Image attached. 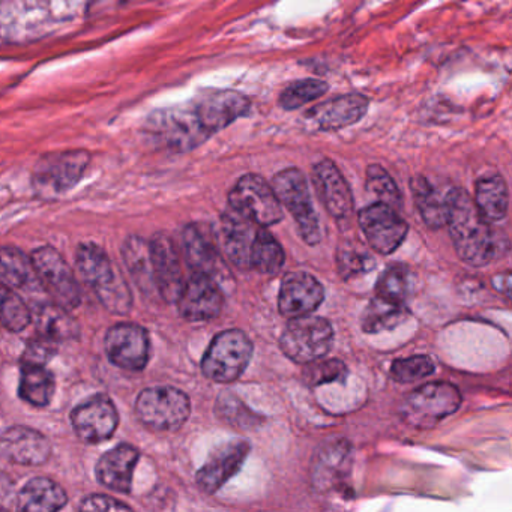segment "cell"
I'll return each mask as SVG.
<instances>
[{
	"instance_id": "1",
	"label": "cell",
	"mask_w": 512,
	"mask_h": 512,
	"mask_svg": "<svg viewBox=\"0 0 512 512\" xmlns=\"http://www.w3.org/2000/svg\"><path fill=\"white\" fill-rule=\"evenodd\" d=\"M446 226L455 250L463 262L472 266L490 265L502 256L499 233L481 217L472 197L460 188L446 194Z\"/></svg>"
},
{
	"instance_id": "2",
	"label": "cell",
	"mask_w": 512,
	"mask_h": 512,
	"mask_svg": "<svg viewBox=\"0 0 512 512\" xmlns=\"http://www.w3.org/2000/svg\"><path fill=\"white\" fill-rule=\"evenodd\" d=\"M76 263L83 280L106 310L119 316L130 313L133 305L130 287L103 248L95 244L80 245Z\"/></svg>"
},
{
	"instance_id": "3",
	"label": "cell",
	"mask_w": 512,
	"mask_h": 512,
	"mask_svg": "<svg viewBox=\"0 0 512 512\" xmlns=\"http://www.w3.org/2000/svg\"><path fill=\"white\" fill-rule=\"evenodd\" d=\"M146 133L155 143L173 152L191 151L211 137L203 127L193 101L184 106L158 110L149 116Z\"/></svg>"
},
{
	"instance_id": "4",
	"label": "cell",
	"mask_w": 512,
	"mask_h": 512,
	"mask_svg": "<svg viewBox=\"0 0 512 512\" xmlns=\"http://www.w3.org/2000/svg\"><path fill=\"white\" fill-rule=\"evenodd\" d=\"M458 388L451 383L433 382L407 395L401 403V418L415 428H431L460 409Z\"/></svg>"
},
{
	"instance_id": "5",
	"label": "cell",
	"mask_w": 512,
	"mask_h": 512,
	"mask_svg": "<svg viewBox=\"0 0 512 512\" xmlns=\"http://www.w3.org/2000/svg\"><path fill=\"white\" fill-rule=\"evenodd\" d=\"M253 350V343L245 332L239 329L221 332L203 356V374L214 382H235L247 370Z\"/></svg>"
},
{
	"instance_id": "6",
	"label": "cell",
	"mask_w": 512,
	"mask_h": 512,
	"mask_svg": "<svg viewBox=\"0 0 512 512\" xmlns=\"http://www.w3.org/2000/svg\"><path fill=\"white\" fill-rule=\"evenodd\" d=\"M136 413L140 422L151 430H179L190 418V398L173 386H154L140 392Z\"/></svg>"
},
{
	"instance_id": "7",
	"label": "cell",
	"mask_w": 512,
	"mask_h": 512,
	"mask_svg": "<svg viewBox=\"0 0 512 512\" xmlns=\"http://www.w3.org/2000/svg\"><path fill=\"white\" fill-rule=\"evenodd\" d=\"M89 164L91 154L82 149L44 155L35 164L32 184L40 196H61L82 181Z\"/></svg>"
},
{
	"instance_id": "8",
	"label": "cell",
	"mask_w": 512,
	"mask_h": 512,
	"mask_svg": "<svg viewBox=\"0 0 512 512\" xmlns=\"http://www.w3.org/2000/svg\"><path fill=\"white\" fill-rule=\"evenodd\" d=\"M334 343V329L323 317L290 320L280 338V347L296 364H313L328 355Z\"/></svg>"
},
{
	"instance_id": "9",
	"label": "cell",
	"mask_w": 512,
	"mask_h": 512,
	"mask_svg": "<svg viewBox=\"0 0 512 512\" xmlns=\"http://www.w3.org/2000/svg\"><path fill=\"white\" fill-rule=\"evenodd\" d=\"M272 191L280 205L292 214L298 226L299 236L308 245L320 242V224L311 202L307 178L298 169H286L277 173L272 179Z\"/></svg>"
},
{
	"instance_id": "10",
	"label": "cell",
	"mask_w": 512,
	"mask_h": 512,
	"mask_svg": "<svg viewBox=\"0 0 512 512\" xmlns=\"http://www.w3.org/2000/svg\"><path fill=\"white\" fill-rule=\"evenodd\" d=\"M38 283L49 293L52 304L70 311L82 302V290L67 260L53 247H41L31 256Z\"/></svg>"
},
{
	"instance_id": "11",
	"label": "cell",
	"mask_w": 512,
	"mask_h": 512,
	"mask_svg": "<svg viewBox=\"0 0 512 512\" xmlns=\"http://www.w3.org/2000/svg\"><path fill=\"white\" fill-rule=\"evenodd\" d=\"M230 208L253 221L256 226L269 227L283 220V208L271 185L257 175H245L230 191Z\"/></svg>"
},
{
	"instance_id": "12",
	"label": "cell",
	"mask_w": 512,
	"mask_h": 512,
	"mask_svg": "<svg viewBox=\"0 0 512 512\" xmlns=\"http://www.w3.org/2000/svg\"><path fill=\"white\" fill-rule=\"evenodd\" d=\"M358 221L370 247L385 256L394 253L403 244L409 230L398 212L382 203L361 209Z\"/></svg>"
},
{
	"instance_id": "13",
	"label": "cell",
	"mask_w": 512,
	"mask_h": 512,
	"mask_svg": "<svg viewBox=\"0 0 512 512\" xmlns=\"http://www.w3.org/2000/svg\"><path fill=\"white\" fill-rule=\"evenodd\" d=\"M74 431L86 443H101L115 434L119 425L118 410L106 395H94L71 413Z\"/></svg>"
},
{
	"instance_id": "14",
	"label": "cell",
	"mask_w": 512,
	"mask_h": 512,
	"mask_svg": "<svg viewBox=\"0 0 512 512\" xmlns=\"http://www.w3.org/2000/svg\"><path fill=\"white\" fill-rule=\"evenodd\" d=\"M148 242L155 290L164 301L176 302L185 283L178 250L166 233H155Z\"/></svg>"
},
{
	"instance_id": "15",
	"label": "cell",
	"mask_w": 512,
	"mask_h": 512,
	"mask_svg": "<svg viewBox=\"0 0 512 512\" xmlns=\"http://www.w3.org/2000/svg\"><path fill=\"white\" fill-rule=\"evenodd\" d=\"M149 347L148 331L134 323H119L106 335L107 356L125 370H143L149 361Z\"/></svg>"
},
{
	"instance_id": "16",
	"label": "cell",
	"mask_w": 512,
	"mask_h": 512,
	"mask_svg": "<svg viewBox=\"0 0 512 512\" xmlns=\"http://www.w3.org/2000/svg\"><path fill=\"white\" fill-rule=\"evenodd\" d=\"M176 304L188 322H208L221 313L224 296L217 281L206 275L193 274L185 281Z\"/></svg>"
},
{
	"instance_id": "17",
	"label": "cell",
	"mask_w": 512,
	"mask_h": 512,
	"mask_svg": "<svg viewBox=\"0 0 512 512\" xmlns=\"http://www.w3.org/2000/svg\"><path fill=\"white\" fill-rule=\"evenodd\" d=\"M325 299L322 284L307 272H290L281 283L278 308L287 319L311 316Z\"/></svg>"
},
{
	"instance_id": "18",
	"label": "cell",
	"mask_w": 512,
	"mask_h": 512,
	"mask_svg": "<svg viewBox=\"0 0 512 512\" xmlns=\"http://www.w3.org/2000/svg\"><path fill=\"white\" fill-rule=\"evenodd\" d=\"M250 454L247 440L233 439L212 452L202 469L197 472V485L208 494L217 493L229 479L241 470Z\"/></svg>"
},
{
	"instance_id": "19",
	"label": "cell",
	"mask_w": 512,
	"mask_h": 512,
	"mask_svg": "<svg viewBox=\"0 0 512 512\" xmlns=\"http://www.w3.org/2000/svg\"><path fill=\"white\" fill-rule=\"evenodd\" d=\"M260 227L232 208L221 215L217 239L227 259L242 271L250 269L251 254Z\"/></svg>"
},
{
	"instance_id": "20",
	"label": "cell",
	"mask_w": 512,
	"mask_h": 512,
	"mask_svg": "<svg viewBox=\"0 0 512 512\" xmlns=\"http://www.w3.org/2000/svg\"><path fill=\"white\" fill-rule=\"evenodd\" d=\"M193 104L209 136L229 127L250 110V101L235 91H209L193 100Z\"/></svg>"
},
{
	"instance_id": "21",
	"label": "cell",
	"mask_w": 512,
	"mask_h": 512,
	"mask_svg": "<svg viewBox=\"0 0 512 512\" xmlns=\"http://www.w3.org/2000/svg\"><path fill=\"white\" fill-rule=\"evenodd\" d=\"M52 455V445L41 431L31 427L8 428L0 436V457L22 466H40Z\"/></svg>"
},
{
	"instance_id": "22",
	"label": "cell",
	"mask_w": 512,
	"mask_h": 512,
	"mask_svg": "<svg viewBox=\"0 0 512 512\" xmlns=\"http://www.w3.org/2000/svg\"><path fill=\"white\" fill-rule=\"evenodd\" d=\"M313 182L323 206L337 221L353 215V196L349 184L332 161L323 160L313 169Z\"/></svg>"
},
{
	"instance_id": "23",
	"label": "cell",
	"mask_w": 512,
	"mask_h": 512,
	"mask_svg": "<svg viewBox=\"0 0 512 512\" xmlns=\"http://www.w3.org/2000/svg\"><path fill=\"white\" fill-rule=\"evenodd\" d=\"M185 259L193 274L206 275L217 281L224 274L223 259L215 244L214 236L200 224H190L182 233Z\"/></svg>"
},
{
	"instance_id": "24",
	"label": "cell",
	"mask_w": 512,
	"mask_h": 512,
	"mask_svg": "<svg viewBox=\"0 0 512 512\" xmlns=\"http://www.w3.org/2000/svg\"><path fill=\"white\" fill-rule=\"evenodd\" d=\"M368 101L362 95L334 98L305 113V121L314 130L335 131L358 122L367 113Z\"/></svg>"
},
{
	"instance_id": "25",
	"label": "cell",
	"mask_w": 512,
	"mask_h": 512,
	"mask_svg": "<svg viewBox=\"0 0 512 512\" xmlns=\"http://www.w3.org/2000/svg\"><path fill=\"white\" fill-rule=\"evenodd\" d=\"M139 458V451L133 445L122 443L116 446L98 461V481L110 490L130 493L134 469Z\"/></svg>"
},
{
	"instance_id": "26",
	"label": "cell",
	"mask_w": 512,
	"mask_h": 512,
	"mask_svg": "<svg viewBox=\"0 0 512 512\" xmlns=\"http://www.w3.org/2000/svg\"><path fill=\"white\" fill-rule=\"evenodd\" d=\"M64 488L50 478L31 479L17 494V512H59L67 505Z\"/></svg>"
},
{
	"instance_id": "27",
	"label": "cell",
	"mask_w": 512,
	"mask_h": 512,
	"mask_svg": "<svg viewBox=\"0 0 512 512\" xmlns=\"http://www.w3.org/2000/svg\"><path fill=\"white\" fill-rule=\"evenodd\" d=\"M473 203L488 224L503 220L508 212L509 194L502 176H490L476 182Z\"/></svg>"
},
{
	"instance_id": "28",
	"label": "cell",
	"mask_w": 512,
	"mask_h": 512,
	"mask_svg": "<svg viewBox=\"0 0 512 512\" xmlns=\"http://www.w3.org/2000/svg\"><path fill=\"white\" fill-rule=\"evenodd\" d=\"M0 283L10 289L40 287L31 257L19 248L0 247Z\"/></svg>"
},
{
	"instance_id": "29",
	"label": "cell",
	"mask_w": 512,
	"mask_h": 512,
	"mask_svg": "<svg viewBox=\"0 0 512 512\" xmlns=\"http://www.w3.org/2000/svg\"><path fill=\"white\" fill-rule=\"evenodd\" d=\"M410 188L416 208L424 218L425 224L431 229L446 226V196L440 194V191L422 176L413 178Z\"/></svg>"
},
{
	"instance_id": "30",
	"label": "cell",
	"mask_w": 512,
	"mask_h": 512,
	"mask_svg": "<svg viewBox=\"0 0 512 512\" xmlns=\"http://www.w3.org/2000/svg\"><path fill=\"white\" fill-rule=\"evenodd\" d=\"M32 320L37 325L38 335L49 338V340L59 343V341L73 338L79 328L70 316L67 310L58 307V305L41 304L37 310L32 313Z\"/></svg>"
},
{
	"instance_id": "31",
	"label": "cell",
	"mask_w": 512,
	"mask_h": 512,
	"mask_svg": "<svg viewBox=\"0 0 512 512\" xmlns=\"http://www.w3.org/2000/svg\"><path fill=\"white\" fill-rule=\"evenodd\" d=\"M125 265L131 277L136 280L137 286L143 292L155 289L154 275H152L151 256H149V242L139 236H131L122 247Z\"/></svg>"
},
{
	"instance_id": "32",
	"label": "cell",
	"mask_w": 512,
	"mask_h": 512,
	"mask_svg": "<svg viewBox=\"0 0 512 512\" xmlns=\"http://www.w3.org/2000/svg\"><path fill=\"white\" fill-rule=\"evenodd\" d=\"M55 394V379L46 367L23 365L20 377V397L32 406L44 407L50 404Z\"/></svg>"
},
{
	"instance_id": "33",
	"label": "cell",
	"mask_w": 512,
	"mask_h": 512,
	"mask_svg": "<svg viewBox=\"0 0 512 512\" xmlns=\"http://www.w3.org/2000/svg\"><path fill=\"white\" fill-rule=\"evenodd\" d=\"M406 317L407 310L404 305L392 304L376 296L362 314V329L367 334H379L397 328Z\"/></svg>"
},
{
	"instance_id": "34",
	"label": "cell",
	"mask_w": 512,
	"mask_h": 512,
	"mask_svg": "<svg viewBox=\"0 0 512 512\" xmlns=\"http://www.w3.org/2000/svg\"><path fill=\"white\" fill-rule=\"evenodd\" d=\"M284 260L286 256L277 239L268 230L260 227L251 254L250 269L260 274L275 275L283 268Z\"/></svg>"
},
{
	"instance_id": "35",
	"label": "cell",
	"mask_w": 512,
	"mask_h": 512,
	"mask_svg": "<svg viewBox=\"0 0 512 512\" xmlns=\"http://www.w3.org/2000/svg\"><path fill=\"white\" fill-rule=\"evenodd\" d=\"M349 455V445L343 440L331 443V445L323 448L319 452V460L316 461V466H314L316 467L314 476H316L317 484L320 487H328V485L334 484L337 479L343 478Z\"/></svg>"
},
{
	"instance_id": "36",
	"label": "cell",
	"mask_w": 512,
	"mask_h": 512,
	"mask_svg": "<svg viewBox=\"0 0 512 512\" xmlns=\"http://www.w3.org/2000/svg\"><path fill=\"white\" fill-rule=\"evenodd\" d=\"M413 290V274L404 265H392L383 272L376 284L377 298L404 305Z\"/></svg>"
},
{
	"instance_id": "37",
	"label": "cell",
	"mask_w": 512,
	"mask_h": 512,
	"mask_svg": "<svg viewBox=\"0 0 512 512\" xmlns=\"http://www.w3.org/2000/svg\"><path fill=\"white\" fill-rule=\"evenodd\" d=\"M337 266L338 272L344 280L359 277V275L367 274L373 271L376 262L373 256L365 250L361 242L346 239L341 241L337 250Z\"/></svg>"
},
{
	"instance_id": "38",
	"label": "cell",
	"mask_w": 512,
	"mask_h": 512,
	"mask_svg": "<svg viewBox=\"0 0 512 512\" xmlns=\"http://www.w3.org/2000/svg\"><path fill=\"white\" fill-rule=\"evenodd\" d=\"M32 322V311L10 287L0 283V325L11 332H20Z\"/></svg>"
},
{
	"instance_id": "39",
	"label": "cell",
	"mask_w": 512,
	"mask_h": 512,
	"mask_svg": "<svg viewBox=\"0 0 512 512\" xmlns=\"http://www.w3.org/2000/svg\"><path fill=\"white\" fill-rule=\"evenodd\" d=\"M365 187H367L368 193L373 194L379 200V203L389 206L395 212L400 211L401 203H403L400 190L395 185L394 179L382 166L368 167Z\"/></svg>"
},
{
	"instance_id": "40",
	"label": "cell",
	"mask_w": 512,
	"mask_h": 512,
	"mask_svg": "<svg viewBox=\"0 0 512 512\" xmlns=\"http://www.w3.org/2000/svg\"><path fill=\"white\" fill-rule=\"evenodd\" d=\"M328 89V85L322 80H299L281 92L280 106L284 110L301 109L305 104L323 97Z\"/></svg>"
},
{
	"instance_id": "41",
	"label": "cell",
	"mask_w": 512,
	"mask_h": 512,
	"mask_svg": "<svg viewBox=\"0 0 512 512\" xmlns=\"http://www.w3.org/2000/svg\"><path fill=\"white\" fill-rule=\"evenodd\" d=\"M434 373V362L430 356L415 355L397 359L391 365V377L398 383H412Z\"/></svg>"
},
{
	"instance_id": "42",
	"label": "cell",
	"mask_w": 512,
	"mask_h": 512,
	"mask_svg": "<svg viewBox=\"0 0 512 512\" xmlns=\"http://www.w3.org/2000/svg\"><path fill=\"white\" fill-rule=\"evenodd\" d=\"M305 383L310 386L325 385V383L338 382L347 376V367L338 359H328V361H316L305 367Z\"/></svg>"
},
{
	"instance_id": "43",
	"label": "cell",
	"mask_w": 512,
	"mask_h": 512,
	"mask_svg": "<svg viewBox=\"0 0 512 512\" xmlns=\"http://www.w3.org/2000/svg\"><path fill=\"white\" fill-rule=\"evenodd\" d=\"M56 350H58V343L37 335V338L29 341L23 353V365L46 367L47 362L55 356Z\"/></svg>"
},
{
	"instance_id": "44",
	"label": "cell",
	"mask_w": 512,
	"mask_h": 512,
	"mask_svg": "<svg viewBox=\"0 0 512 512\" xmlns=\"http://www.w3.org/2000/svg\"><path fill=\"white\" fill-rule=\"evenodd\" d=\"M80 512H133V509L115 497L106 496V494H92L83 500Z\"/></svg>"
}]
</instances>
